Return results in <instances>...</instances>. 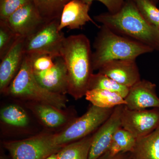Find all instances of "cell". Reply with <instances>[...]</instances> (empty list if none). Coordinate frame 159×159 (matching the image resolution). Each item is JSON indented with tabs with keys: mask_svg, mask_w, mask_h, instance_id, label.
<instances>
[{
	"mask_svg": "<svg viewBox=\"0 0 159 159\" xmlns=\"http://www.w3.org/2000/svg\"><path fill=\"white\" fill-rule=\"evenodd\" d=\"M93 52L90 42L84 34L66 37L61 51L68 77V93L76 100L85 97L93 75Z\"/></svg>",
	"mask_w": 159,
	"mask_h": 159,
	"instance_id": "6da1fadb",
	"label": "cell"
},
{
	"mask_svg": "<svg viewBox=\"0 0 159 159\" xmlns=\"http://www.w3.org/2000/svg\"><path fill=\"white\" fill-rule=\"evenodd\" d=\"M94 18L117 34L159 51V30L145 19L134 0H126L116 13L104 12Z\"/></svg>",
	"mask_w": 159,
	"mask_h": 159,
	"instance_id": "7a4b0ae2",
	"label": "cell"
},
{
	"mask_svg": "<svg viewBox=\"0 0 159 159\" xmlns=\"http://www.w3.org/2000/svg\"><path fill=\"white\" fill-rule=\"evenodd\" d=\"M99 29L92 55L93 71L99 70L111 61L136 59L142 54L154 51L148 46L117 34L105 26L102 25Z\"/></svg>",
	"mask_w": 159,
	"mask_h": 159,
	"instance_id": "3957f363",
	"label": "cell"
},
{
	"mask_svg": "<svg viewBox=\"0 0 159 159\" xmlns=\"http://www.w3.org/2000/svg\"><path fill=\"white\" fill-rule=\"evenodd\" d=\"M31 56L25 54L22 64L5 94L29 102H40L65 108L68 100L66 95L47 90L37 82L32 68Z\"/></svg>",
	"mask_w": 159,
	"mask_h": 159,
	"instance_id": "277c9868",
	"label": "cell"
},
{
	"mask_svg": "<svg viewBox=\"0 0 159 159\" xmlns=\"http://www.w3.org/2000/svg\"><path fill=\"white\" fill-rule=\"evenodd\" d=\"M115 108H100L92 104L83 116L73 119L61 131L53 134L54 144L62 148L93 134L109 118Z\"/></svg>",
	"mask_w": 159,
	"mask_h": 159,
	"instance_id": "5b68a950",
	"label": "cell"
},
{
	"mask_svg": "<svg viewBox=\"0 0 159 159\" xmlns=\"http://www.w3.org/2000/svg\"><path fill=\"white\" fill-rule=\"evenodd\" d=\"M60 20L45 23L36 32L26 38L25 54L32 56L48 55L54 59L61 57V51L66 37L58 29Z\"/></svg>",
	"mask_w": 159,
	"mask_h": 159,
	"instance_id": "8992f818",
	"label": "cell"
},
{
	"mask_svg": "<svg viewBox=\"0 0 159 159\" xmlns=\"http://www.w3.org/2000/svg\"><path fill=\"white\" fill-rule=\"evenodd\" d=\"M2 145L11 159H46L61 148L54 144L53 134L49 133L23 140L5 141Z\"/></svg>",
	"mask_w": 159,
	"mask_h": 159,
	"instance_id": "52a82bcc",
	"label": "cell"
},
{
	"mask_svg": "<svg viewBox=\"0 0 159 159\" xmlns=\"http://www.w3.org/2000/svg\"><path fill=\"white\" fill-rule=\"evenodd\" d=\"M121 122L122 128L136 139L145 136L159 127V108L133 110L124 106Z\"/></svg>",
	"mask_w": 159,
	"mask_h": 159,
	"instance_id": "ba28073f",
	"label": "cell"
},
{
	"mask_svg": "<svg viewBox=\"0 0 159 159\" xmlns=\"http://www.w3.org/2000/svg\"><path fill=\"white\" fill-rule=\"evenodd\" d=\"M124 106H117L110 116L93 134L89 159H97L107 151L117 130L122 127L121 117Z\"/></svg>",
	"mask_w": 159,
	"mask_h": 159,
	"instance_id": "9c48e42d",
	"label": "cell"
},
{
	"mask_svg": "<svg viewBox=\"0 0 159 159\" xmlns=\"http://www.w3.org/2000/svg\"><path fill=\"white\" fill-rule=\"evenodd\" d=\"M5 20L18 36L25 38L46 23L33 2L20 8Z\"/></svg>",
	"mask_w": 159,
	"mask_h": 159,
	"instance_id": "30bf717a",
	"label": "cell"
},
{
	"mask_svg": "<svg viewBox=\"0 0 159 159\" xmlns=\"http://www.w3.org/2000/svg\"><path fill=\"white\" fill-rule=\"evenodd\" d=\"M157 85L151 81L143 79L129 88L125 97V107L133 110L159 108V97Z\"/></svg>",
	"mask_w": 159,
	"mask_h": 159,
	"instance_id": "8fae6325",
	"label": "cell"
},
{
	"mask_svg": "<svg viewBox=\"0 0 159 159\" xmlns=\"http://www.w3.org/2000/svg\"><path fill=\"white\" fill-rule=\"evenodd\" d=\"M25 38L20 37L1 60L0 92L5 94L11 81L19 71L25 57Z\"/></svg>",
	"mask_w": 159,
	"mask_h": 159,
	"instance_id": "7c38bea8",
	"label": "cell"
},
{
	"mask_svg": "<svg viewBox=\"0 0 159 159\" xmlns=\"http://www.w3.org/2000/svg\"><path fill=\"white\" fill-rule=\"evenodd\" d=\"M55 60L54 66L51 68L42 71L33 70L34 77L40 85L47 90L66 95L68 93L66 67L62 57H57Z\"/></svg>",
	"mask_w": 159,
	"mask_h": 159,
	"instance_id": "4fadbf2b",
	"label": "cell"
},
{
	"mask_svg": "<svg viewBox=\"0 0 159 159\" xmlns=\"http://www.w3.org/2000/svg\"><path fill=\"white\" fill-rule=\"evenodd\" d=\"M121 85L129 88L141 80V74L136 59H121L111 61L99 70Z\"/></svg>",
	"mask_w": 159,
	"mask_h": 159,
	"instance_id": "5bb4252c",
	"label": "cell"
},
{
	"mask_svg": "<svg viewBox=\"0 0 159 159\" xmlns=\"http://www.w3.org/2000/svg\"><path fill=\"white\" fill-rule=\"evenodd\" d=\"M91 6L82 0H71L67 3L61 16L59 31H62L66 27L71 30L80 29L89 22L100 28L89 15Z\"/></svg>",
	"mask_w": 159,
	"mask_h": 159,
	"instance_id": "9a60e30c",
	"label": "cell"
},
{
	"mask_svg": "<svg viewBox=\"0 0 159 159\" xmlns=\"http://www.w3.org/2000/svg\"><path fill=\"white\" fill-rule=\"evenodd\" d=\"M27 106L40 122L48 128H58L69 122L67 114L63 109L53 106L33 102H29Z\"/></svg>",
	"mask_w": 159,
	"mask_h": 159,
	"instance_id": "2e32d148",
	"label": "cell"
},
{
	"mask_svg": "<svg viewBox=\"0 0 159 159\" xmlns=\"http://www.w3.org/2000/svg\"><path fill=\"white\" fill-rule=\"evenodd\" d=\"M130 159H159V127L145 136L136 139Z\"/></svg>",
	"mask_w": 159,
	"mask_h": 159,
	"instance_id": "e0dca14e",
	"label": "cell"
},
{
	"mask_svg": "<svg viewBox=\"0 0 159 159\" xmlns=\"http://www.w3.org/2000/svg\"><path fill=\"white\" fill-rule=\"evenodd\" d=\"M85 97L92 105L100 108H113L126 104L125 98L120 94L106 90H89L86 93Z\"/></svg>",
	"mask_w": 159,
	"mask_h": 159,
	"instance_id": "ac0fdd59",
	"label": "cell"
},
{
	"mask_svg": "<svg viewBox=\"0 0 159 159\" xmlns=\"http://www.w3.org/2000/svg\"><path fill=\"white\" fill-rule=\"evenodd\" d=\"M93 134L63 147L56 153L57 159H89Z\"/></svg>",
	"mask_w": 159,
	"mask_h": 159,
	"instance_id": "d6986e66",
	"label": "cell"
},
{
	"mask_svg": "<svg viewBox=\"0 0 159 159\" xmlns=\"http://www.w3.org/2000/svg\"><path fill=\"white\" fill-rule=\"evenodd\" d=\"M71 0H32L41 16L46 22L60 20L65 6Z\"/></svg>",
	"mask_w": 159,
	"mask_h": 159,
	"instance_id": "ffe728a7",
	"label": "cell"
},
{
	"mask_svg": "<svg viewBox=\"0 0 159 159\" xmlns=\"http://www.w3.org/2000/svg\"><path fill=\"white\" fill-rule=\"evenodd\" d=\"M0 118L5 124L15 127H26L30 122L29 116L25 109L16 104H10L2 108Z\"/></svg>",
	"mask_w": 159,
	"mask_h": 159,
	"instance_id": "44dd1931",
	"label": "cell"
},
{
	"mask_svg": "<svg viewBox=\"0 0 159 159\" xmlns=\"http://www.w3.org/2000/svg\"><path fill=\"white\" fill-rule=\"evenodd\" d=\"M100 89L120 94L124 98L128 94L129 88L121 85L106 75L98 72L93 74L89 83V90Z\"/></svg>",
	"mask_w": 159,
	"mask_h": 159,
	"instance_id": "7402d4cb",
	"label": "cell"
},
{
	"mask_svg": "<svg viewBox=\"0 0 159 159\" xmlns=\"http://www.w3.org/2000/svg\"><path fill=\"white\" fill-rule=\"evenodd\" d=\"M19 37L6 21L0 20V59L5 56Z\"/></svg>",
	"mask_w": 159,
	"mask_h": 159,
	"instance_id": "603a6c76",
	"label": "cell"
},
{
	"mask_svg": "<svg viewBox=\"0 0 159 159\" xmlns=\"http://www.w3.org/2000/svg\"><path fill=\"white\" fill-rule=\"evenodd\" d=\"M136 139L122 127L116 132L112 142L117 145L122 153H129L133 150Z\"/></svg>",
	"mask_w": 159,
	"mask_h": 159,
	"instance_id": "cb8c5ba5",
	"label": "cell"
},
{
	"mask_svg": "<svg viewBox=\"0 0 159 159\" xmlns=\"http://www.w3.org/2000/svg\"><path fill=\"white\" fill-rule=\"evenodd\" d=\"M141 14L152 25L159 26V9L149 0H134Z\"/></svg>",
	"mask_w": 159,
	"mask_h": 159,
	"instance_id": "d4e9b609",
	"label": "cell"
},
{
	"mask_svg": "<svg viewBox=\"0 0 159 159\" xmlns=\"http://www.w3.org/2000/svg\"><path fill=\"white\" fill-rule=\"evenodd\" d=\"M32 0H0V20H5Z\"/></svg>",
	"mask_w": 159,
	"mask_h": 159,
	"instance_id": "484cf974",
	"label": "cell"
},
{
	"mask_svg": "<svg viewBox=\"0 0 159 159\" xmlns=\"http://www.w3.org/2000/svg\"><path fill=\"white\" fill-rule=\"evenodd\" d=\"M30 56V55H29ZM31 56L33 70L42 71L49 70L54 66L55 59L48 55H40Z\"/></svg>",
	"mask_w": 159,
	"mask_h": 159,
	"instance_id": "4316f807",
	"label": "cell"
},
{
	"mask_svg": "<svg viewBox=\"0 0 159 159\" xmlns=\"http://www.w3.org/2000/svg\"><path fill=\"white\" fill-rule=\"evenodd\" d=\"M84 2L92 5L93 2L98 1L102 3L111 13H116L122 8L126 0H82Z\"/></svg>",
	"mask_w": 159,
	"mask_h": 159,
	"instance_id": "83f0119b",
	"label": "cell"
},
{
	"mask_svg": "<svg viewBox=\"0 0 159 159\" xmlns=\"http://www.w3.org/2000/svg\"><path fill=\"white\" fill-rule=\"evenodd\" d=\"M97 159H130V154L129 153H121L111 157L102 155Z\"/></svg>",
	"mask_w": 159,
	"mask_h": 159,
	"instance_id": "f1b7e54d",
	"label": "cell"
},
{
	"mask_svg": "<svg viewBox=\"0 0 159 159\" xmlns=\"http://www.w3.org/2000/svg\"><path fill=\"white\" fill-rule=\"evenodd\" d=\"M46 159H57V155H56V153L54 154Z\"/></svg>",
	"mask_w": 159,
	"mask_h": 159,
	"instance_id": "f546056e",
	"label": "cell"
},
{
	"mask_svg": "<svg viewBox=\"0 0 159 159\" xmlns=\"http://www.w3.org/2000/svg\"><path fill=\"white\" fill-rule=\"evenodd\" d=\"M0 159H11V158L10 159H9V157H8L7 156H6L5 154L3 153H1V156H0Z\"/></svg>",
	"mask_w": 159,
	"mask_h": 159,
	"instance_id": "4dcf8cb0",
	"label": "cell"
},
{
	"mask_svg": "<svg viewBox=\"0 0 159 159\" xmlns=\"http://www.w3.org/2000/svg\"><path fill=\"white\" fill-rule=\"evenodd\" d=\"M149 1L155 5H157L159 2V0H149Z\"/></svg>",
	"mask_w": 159,
	"mask_h": 159,
	"instance_id": "1f68e13d",
	"label": "cell"
},
{
	"mask_svg": "<svg viewBox=\"0 0 159 159\" xmlns=\"http://www.w3.org/2000/svg\"><path fill=\"white\" fill-rule=\"evenodd\" d=\"M157 29H158V30H159V27H158Z\"/></svg>",
	"mask_w": 159,
	"mask_h": 159,
	"instance_id": "d6a6232c",
	"label": "cell"
}]
</instances>
